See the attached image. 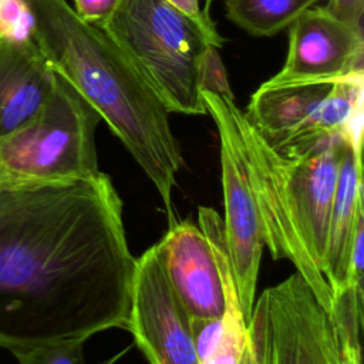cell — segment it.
Masks as SVG:
<instances>
[{
    "mask_svg": "<svg viewBox=\"0 0 364 364\" xmlns=\"http://www.w3.org/2000/svg\"><path fill=\"white\" fill-rule=\"evenodd\" d=\"M111 181L0 182V347L127 328L136 257Z\"/></svg>",
    "mask_w": 364,
    "mask_h": 364,
    "instance_id": "1",
    "label": "cell"
},
{
    "mask_svg": "<svg viewBox=\"0 0 364 364\" xmlns=\"http://www.w3.org/2000/svg\"><path fill=\"white\" fill-rule=\"evenodd\" d=\"M26 1L33 40L47 63L107 122L154 183L169 225L175 223L172 193L183 156L171 112L125 53L67 0Z\"/></svg>",
    "mask_w": 364,
    "mask_h": 364,
    "instance_id": "2",
    "label": "cell"
},
{
    "mask_svg": "<svg viewBox=\"0 0 364 364\" xmlns=\"http://www.w3.org/2000/svg\"><path fill=\"white\" fill-rule=\"evenodd\" d=\"M98 27L125 53L169 112L206 115L202 61L212 46L166 0H119Z\"/></svg>",
    "mask_w": 364,
    "mask_h": 364,
    "instance_id": "3",
    "label": "cell"
},
{
    "mask_svg": "<svg viewBox=\"0 0 364 364\" xmlns=\"http://www.w3.org/2000/svg\"><path fill=\"white\" fill-rule=\"evenodd\" d=\"M100 115L57 74L41 111L0 138V182L85 179L100 175L95 129Z\"/></svg>",
    "mask_w": 364,
    "mask_h": 364,
    "instance_id": "4",
    "label": "cell"
},
{
    "mask_svg": "<svg viewBox=\"0 0 364 364\" xmlns=\"http://www.w3.org/2000/svg\"><path fill=\"white\" fill-rule=\"evenodd\" d=\"M364 74L300 84H262L250 97L246 119L283 156H294L343 134L363 109Z\"/></svg>",
    "mask_w": 364,
    "mask_h": 364,
    "instance_id": "5",
    "label": "cell"
},
{
    "mask_svg": "<svg viewBox=\"0 0 364 364\" xmlns=\"http://www.w3.org/2000/svg\"><path fill=\"white\" fill-rule=\"evenodd\" d=\"M208 114L219 135L220 181L225 219L223 235L240 310L249 323L263 255L264 237L259 210L249 183L235 124L233 98L202 91Z\"/></svg>",
    "mask_w": 364,
    "mask_h": 364,
    "instance_id": "6",
    "label": "cell"
},
{
    "mask_svg": "<svg viewBox=\"0 0 364 364\" xmlns=\"http://www.w3.org/2000/svg\"><path fill=\"white\" fill-rule=\"evenodd\" d=\"M235 124L262 222L264 246L273 259H287L296 267V272L310 286L318 303L328 311L331 300L328 284L321 270L304 250L287 209L279 154L264 142L237 107L235 108Z\"/></svg>",
    "mask_w": 364,
    "mask_h": 364,
    "instance_id": "7",
    "label": "cell"
},
{
    "mask_svg": "<svg viewBox=\"0 0 364 364\" xmlns=\"http://www.w3.org/2000/svg\"><path fill=\"white\" fill-rule=\"evenodd\" d=\"M127 330L148 364H199L191 317L172 290L155 246L135 262Z\"/></svg>",
    "mask_w": 364,
    "mask_h": 364,
    "instance_id": "8",
    "label": "cell"
},
{
    "mask_svg": "<svg viewBox=\"0 0 364 364\" xmlns=\"http://www.w3.org/2000/svg\"><path fill=\"white\" fill-rule=\"evenodd\" d=\"M264 364H344L336 327L296 272L266 289Z\"/></svg>",
    "mask_w": 364,
    "mask_h": 364,
    "instance_id": "9",
    "label": "cell"
},
{
    "mask_svg": "<svg viewBox=\"0 0 364 364\" xmlns=\"http://www.w3.org/2000/svg\"><path fill=\"white\" fill-rule=\"evenodd\" d=\"M344 148L346 139L338 134L303 154H279L291 222L304 250L320 270Z\"/></svg>",
    "mask_w": 364,
    "mask_h": 364,
    "instance_id": "10",
    "label": "cell"
},
{
    "mask_svg": "<svg viewBox=\"0 0 364 364\" xmlns=\"http://www.w3.org/2000/svg\"><path fill=\"white\" fill-rule=\"evenodd\" d=\"M289 27L287 58L267 84L334 81L364 74L361 27L337 20L326 7L309 9Z\"/></svg>",
    "mask_w": 364,
    "mask_h": 364,
    "instance_id": "11",
    "label": "cell"
},
{
    "mask_svg": "<svg viewBox=\"0 0 364 364\" xmlns=\"http://www.w3.org/2000/svg\"><path fill=\"white\" fill-rule=\"evenodd\" d=\"M154 246L168 282L189 317H222L223 286L209 240L199 225L175 222Z\"/></svg>",
    "mask_w": 364,
    "mask_h": 364,
    "instance_id": "12",
    "label": "cell"
},
{
    "mask_svg": "<svg viewBox=\"0 0 364 364\" xmlns=\"http://www.w3.org/2000/svg\"><path fill=\"white\" fill-rule=\"evenodd\" d=\"M55 82L57 74L34 40H0V138L33 119Z\"/></svg>",
    "mask_w": 364,
    "mask_h": 364,
    "instance_id": "13",
    "label": "cell"
},
{
    "mask_svg": "<svg viewBox=\"0 0 364 364\" xmlns=\"http://www.w3.org/2000/svg\"><path fill=\"white\" fill-rule=\"evenodd\" d=\"M363 225L361 155L355 154L346 141L321 260V273L328 284L331 297L340 293L347 284L354 237Z\"/></svg>",
    "mask_w": 364,
    "mask_h": 364,
    "instance_id": "14",
    "label": "cell"
},
{
    "mask_svg": "<svg viewBox=\"0 0 364 364\" xmlns=\"http://www.w3.org/2000/svg\"><path fill=\"white\" fill-rule=\"evenodd\" d=\"M198 222L209 240L225 293L220 337L210 355L202 364H240L247 341V323L240 310L236 284L229 263L223 222L220 215L208 206H199Z\"/></svg>",
    "mask_w": 364,
    "mask_h": 364,
    "instance_id": "15",
    "label": "cell"
},
{
    "mask_svg": "<svg viewBox=\"0 0 364 364\" xmlns=\"http://www.w3.org/2000/svg\"><path fill=\"white\" fill-rule=\"evenodd\" d=\"M320 0H226V17L256 37H270L289 27Z\"/></svg>",
    "mask_w": 364,
    "mask_h": 364,
    "instance_id": "16",
    "label": "cell"
},
{
    "mask_svg": "<svg viewBox=\"0 0 364 364\" xmlns=\"http://www.w3.org/2000/svg\"><path fill=\"white\" fill-rule=\"evenodd\" d=\"M82 340H63L34 346L11 347L9 351L16 357L18 364H88L84 357ZM127 350L115 354L107 361L97 364H114Z\"/></svg>",
    "mask_w": 364,
    "mask_h": 364,
    "instance_id": "17",
    "label": "cell"
},
{
    "mask_svg": "<svg viewBox=\"0 0 364 364\" xmlns=\"http://www.w3.org/2000/svg\"><path fill=\"white\" fill-rule=\"evenodd\" d=\"M267 336V311L264 293L253 304L252 317L247 323V341L240 364H264Z\"/></svg>",
    "mask_w": 364,
    "mask_h": 364,
    "instance_id": "18",
    "label": "cell"
},
{
    "mask_svg": "<svg viewBox=\"0 0 364 364\" xmlns=\"http://www.w3.org/2000/svg\"><path fill=\"white\" fill-rule=\"evenodd\" d=\"M200 90L233 98L225 65L216 47L210 46L203 57L200 70Z\"/></svg>",
    "mask_w": 364,
    "mask_h": 364,
    "instance_id": "19",
    "label": "cell"
},
{
    "mask_svg": "<svg viewBox=\"0 0 364 364\" xmlns=\"http://www.w3.org/2000/svg\"><path fill=\"white\" fill-rule=\"evenodd\" d=\"M166 1L172 7H175L178 11L189 17L200 28V31L205 34V37L213 47L219 48L223 44V38L218 33L209 14L200 9L199 0H166Z\"/></svg>",
    "mask_w": 364,
    "mask_h": 364,
    "instance_id": "20",
    "label": "cell"
},
{
    "mask_svg": "<svg viewBox=\"0 0 364 364\" xmlns=\"http://www.w3.org/2000/svg\"><path fill=\"white\" fill-rule=\"evenodd\" d=\"M119 0H74L75 14L85 23L98 26L117 7Z\"/></svg>",
    "mask_w": 364,
    "mask_h": 364,
    "instance_id": "21",
    "label": "cell"
},
{
    "mask_svg": "<svg viewBox=\"0 0 364 364\" xmlns=\"http://www.w3.org/2000/svg\"><path fill=\"white\" fill-rule=\"evenodd\" d=\"M326 9L337 20L353 27H361L364 0H328Z\"/></svg>",
    "mask_w": 364,
    "mask_h": 364,
    "instance_id": "22",
    "label": "cell"
},
{
    "mask_svg": "<svg viewBox=\"0 0 364 364\" xmlns=\"http://www.w3.org/2000/svg\"><path fill=\"white\" fill-rule=\"evenodd\" d=\"M344 360V358H343ZM344 364H361V363H355V361H350V360H344Z\"/></svg>",
    "mask_w": 364,
    "mask_h": 364,
    "instance_id": "23",
    "label": "cell"
},
{
    "mask_svg": "<svg viewBox=\"0 0 364 364\" xmlns=\"http://www.w3.org/2000/svg\"><path fill=\"white\" fill-rule=\"evenodd\" d=\"M206 1H208V3H206V7H205V11L208 13V9H209V3H210L212 0H206Z\"/></svg>",
    "mask_w": 364,
    "mask_h": 364,
    "instance_id": "24",
    "label": "cell"
},
{
    "mask_svg": "<svg viewBox=\"0 0 364 364\" xmlns=\"http://www.w3.org/2000/svg\"><path fill=\"white\" fill-rule=\"evenodd\" d=\"M0 40H1V38H0Z\"/></svg>",
    "mask_w": 364,
    "mask_h": 364,
    "instance_id": "25",
    "label": "cell"
}]
</instances>
